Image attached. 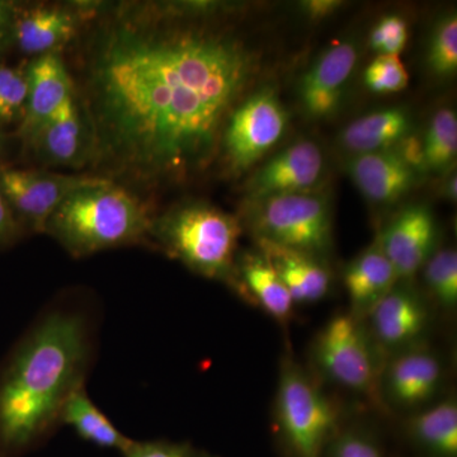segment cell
<instances>
[{
    "label": "cell",
    "mask_w": 457,
    "mask_h": 457,
    "mask_svg": "<svg viewBox=\"0 0 457 457\" xmlns=\"http://www.w3.org/2000/svg\"><path fill=\"white\" fill-rule=\"evenodd\" d=\"M104 16L77 90L95 130L93 167L145 183L187 179L212 158L257 71L253 54L155 3Z\"/></svg>",
    "instance_id": "6da1fadb"
},
{
    "label": "cell",
    "mask_w": 457,
    "mask_h": 457,
    "mask_svg": "<svg viewBox=\"0 0 457 457\" xmlns=\"http://www.w3.org/2000/svg\"><path fill=\"white\" fill-rule=\"evenodd\" d=\"M95 312L59 303L36 319L0 372V457H22L62 426L95 361Z\"/></svg>",
    "instance_id": "7a4b0ae2"
},
{
    "label": "cell",
    "mask_w": 457,
    "mask_h": 457,
    "mask_svg": "<svg viewBox=\"0 0 457 457\" xmlns=\"http://www.w3.org/2000/svg\"><path fill=\"white\" fill-rule=\"evenodd\" d=\"M153 218L146 204L113 179L93 176L57 207L47 221L49 234L71 257L147 245Z\"/></svg>",
    "instance_id": "3957f363"
},
{
    "label": "cell",
    "mask_w": 457,
    "mask_h": 457,
    "mask_svg": "<svg viewBox=\"0 0 457 457\" xmlns=\"http://www.w3.org/2000/svg\"><path fill=\"white\" fill-rule=\"evenodd\" d=\"M242 230L236 216L206 203H187L153 218L150 242L197 275L228 284Z\"/></svg>",
    "instance_id": "277c9868"
},
{
    "label": "cell",
    "mask_w": 457,
    "mask_h": 457,
    "mask_svg": "<svg viewBox=\"0 0 457 457\" xmlns=\"http://www.w3.org/2000/svg\"><path fill=\"white\" fill-rule=\"evenodd\" d=\"M273 427L284 457H323L342 427L335 403L291 356L282 360Z\"/></svg>",
    "instance_id": "5b68a950"
},
{
    "label": "cell",
    "mask_w": 457,
    "mask_h": 457,
    "mask_svg": "<svg viewBox=\"0 0 457 457\" xmlns=\"http://www.w3.org/2000/svg\"><path fill=\"white\" fill-rule=\"evenodd\" d=\"M243 221L255 242L295 249L320 258L332 251V210L319 195H281L248 200Z\"/></svg>",
    "instance_id": "8992f818"
},
{
    "label": "cell",
    "mask_w": 457,
    "mask_h": 457,
    "mask_svg": "<svg viewBox=\"0 0 457 457\" xmlns=\"http://www.w3.org/2000/svg\"><path fill=\"white\" fill-rule=\"evenodd\" d=\"M312 359L330 383L380 402L384 363L362 319L351 312L330 319L315 338Z\"/></svg>",
    "instance_id": "52a82bcc"
},
{
    "label": "cell",
    "mask_w": 457,
    "mask_h": 457,
    "mask_svg": "<svg viewBox=\"0 0 457 457\" xmlns=\"http://www.w3.org/2000/svg\"><path fill=\"white\" fill-rule=\"evenodd\" d=\"M287 112L275 89L257 90L228 114L221 135L228 168L240 174L253 167L281 139Z\"/></svg>",
    "instance_id": "ba28073f"
},
{
    "label": "cell",
    "mask_w": 457,
    "mask_h": 457,
    "mask_svg": "<svg viewBox=\"0 0 457 457\" xmlns=\"http://www.w3.org/2000/svg\"><path fill=\"white\" fill-rule=\"evenodd\" d=\"M93 176L49 170L0 167V189L23 233H45L47 221L66 197Z\"/></svg>",
    "instance_id": "9c48e42d"
},
{
    "label": "cell",
    "mask_w": 457,
    "mask_h": 457,
    "mask_svg": "<svg viewBox=\"0 0 457 457\" xmlns=\"http://www.w3.org/2000/svg\"><path fill=\"white\" fill-rule=\"evenodd\" d=\"M23 144L44 167L69 170L93 167L95 130L78 92Z\"/></svg>",
    "instance_id": "30bf717a"
},
{
    "label": "cell",
    "mask_w": 457,
    "mask_h": 457,
    "mask_svg": "<svg viewBox=\"0 0 457 457\" xmlns=\"http://www.w3.org/2000/svg\"><path fill=\"white\" fill-rule=\"evenodd\" d=\"M444 365L435 352L416 345L395 352L384 362L380 398L400 409H420L432 402L444 383Z\"/></svg>",
    "instance_id": "8fae6325"
},
{
    "label": "cell",
    "mask_w": 457,
    "mask_h": 457,
    "mask_svg": "<svg viewBox=\"0 0 457 457\" xmlns=\"http://www.w3.org/2000/svg\"><path fill=\"white\" fill-rule=\"evenodd\" d=\"M363 321L380 353L393 354L422 342L431 312L422 295L396 284Z\"/></svg>",
    "instance_id": "7c38bea8"
},
{
    "label": "cell",
    "mask_w": 457,
    "mask_h": 457,
    "mask_svg": "<svg viewBox=\"0 0 457 457\" xmlns=\"http://www.w3.org/2000/svg\"><path fill=\"white\" fill-rule=\"evenodd\" d=\"M88 20L74 2L64 4H18L13 46L33 57L62 51L79 35Z\"/></svg>",
    "instance_id": "4fadbf2b"
},
{
    "label": "cell",
    "mask_w": 457,
    "mask_h": 457,
    "mask_svg": "<svg viewBox=\"0 0 457 457\" xmlns=\"http://www.w3.org/2000/svg\"><path fill=\"white\" fill-rule=\"evenodd\" d=\"M400 279L413 278L435 253L437 227L425 204H411L378 237Z\"/></svg>",
    "instance_id": "5bb4252c"
},
{
    "label": "cell",
    "mask_w": 457,
    "mask_h": 457,
    "mask_svg": "<svg viewBox=\"0 0 457 457\" xmlns=\"http://www.w3.org/2000/svg\"><path fill=\"white\" fill-rule=\"evenodd\" d=\"M323 154L317 144L297 141L255 171L246 185L249 200L305 194L317 185L323 170Z\"/></svg>",
    "instance_id": "9a60e30c"
},
{
    "label": "cell",
    "mask_w": 457,
    "mask_h": 457,
    "mask_svg": "<svg viewBox=\"0 0 457 457\" xmlns=\"http://www.w3.org/2000/svg\"><path fill=\"white\" fill-rule=\"evenodd\" d=\"M26 73L25 114L17 130L23 143L77 92L62 54L33 57L26 65Z\"/></svg>",
    "instance_id": "2e32d148"
},
{
    "label": "cell",
    "mask_w": 457,
    "mask_h": 457,
    "mask_svg": "<svg viewBox=\"0 0 457 457\" xmlns=\"http://www.w3.org/2000/svg\"><path fill=\"white\" fill-rule=\"evenodd\" d=\"M356 62L353 42L343 41L329 47L303 75L299 97L311 119H328L337 112Z\"/></svg>",
    "instance_id": "e0dca14e"
},
{
    "label": "cell",
    "mask_w": 457,
    "mask_h": 457,
    "mask_svg": "<svg viewBox=\"0 0 457 457\" xmlns=\"http://www.w3.org/2000/svg\"><path fill=\"white\" fill-rule=\"evenodd\" d=\"M348 171L361 194L378 204L396 203L413 188L417 179L416 171L394 147L354 156Z\"/></svg>",
    "instance_id": "ac0fdd59"
},
{
    "label": "cell",
    "mask_w": 457,
    "mask_h": 457,
    "mask_svg": "<svg viewBox=\"0 0 457 457\" xmlns=\"http://www.w3.org/2000/svg\"><path fill=\"white\" fill-rule=\"evenodd\" d=\"M228 285L242 299L258 306L278 323H287L293 317V297L261 252L246 253L237 260Z\"/></svg>",
    "instance_id": "d6986e66"
},
{
    "label": "cell",
    "mask_w": 457,
    "mask_h": 457,
    "mask_svg": "<svg viewBox=\"0 0 457 457\" xmlns=\"http://www.w3.org/2000/svg\"><path fill=\"white\" fill-rule=\"evenodd\" d=\"M257 245L287 288L295 305L320 302L329 293L332 278L320 258L262 240Z\"/></svg>",
    "instance_id": "ffe728a7"
},
{
    "label": "cell",
    "mask_w": 457,
    "mask_h": 457,
    "mask_svg": "<svg viewBox=\"0 0 457 457\" xmlns=\"http://www.w3.org/2000/svg\"><path fill=\"white\" fill-rule=\"evenodd\" d=\"M398 282L392 263L376 239L345 270V286L350 297L351 314L363 320Z\"/></svg>",
    "instance_id": "44dd1931"
},
{
    "label": "cell",
    "mask_w": 457,
    "mask_h": 457,
    "mask_svg": "<svg viewBox=\"0 0 457 457\" xmlns=\"http://www.w3.org/2000/svg\"><path fill=\"white\" fill-rule=\"evenodd\" d=\"M404 436L417 457H457L456 399L450 396L409 417Z\"/></svg>",
    "instance_id": "7402d4cb"
},
{
    "label": "cell",
    "mask_w": 457,
    "mask_h": 457,
    "mask_svg": "<svg viewBox=\"0 0 457 457\" xmlns=\"http://www.w3.org/2000/svg\"><path fill=\"white\" fill-rule=\"evenodd\" d=\"M411 117L403 108H386L360 117L342 132L341 143L353 154L393 149L408 137Z\"/></svg>",
    "instance_id": "603a6c76"
},
{
    "label": "cell",
    "mask_w": 457,
    "mask_h": 457,
    "mask_svg": "<svg viewBox=\"0 0 457 457\" xmlns=\"http://www.w3.org/2000/svg\"><path fill=\"white\" fill-rule=\"evenodd\" d=\"M62 425L71 426L82 440L101 449L123 453L132 442L93 403L86 387L75 392L66 403L62 414Z\"/></svg>",
    "instance_id": "cb8c5ba5"
},
{
    "label": "cell",
    "mask_w": 457,
    "mask_h": 457,
    "mask_svg": "<svg viewBox=\"0 0 457 457\" xmlns=\"http://www.w3.org/2000/svg\"><path fill=\"white\" fill-rule=\"evenodd\" d=\"M426 170L442 171L456 161L457 117L451 108H441L432 117L422 140Z\"/></svg>",
    "instance_id": "d4e9b609"
},
{
    "label": "cell",
    "mask_w": 457,
    "mask_h": 457,
    "mask_svg": "<svg viewBox=\"0 0 457 457\" xmlns=\"http://www.w3.org/2000/svg\"><path fill=\"white\" fill-rule=\"evenodd\" d=\"M425 282L432 299L445 309L457 303V253L447 248L435 252L425 264Z\"/></svg>",
    "instance_id": "484cf974"
},
{
    "label": "cell",
    "mask_w": 457,
    "mask_h": 457,
    "mask_svg": "<svg viewBox=\"0 0 457 457\" xmlns=\"http://www.w3.org/2000/svg\"><path fill=\"white\" fill-rule=\"evenodd\" d=\"M323 457H390L380 436L368 427L342 426Z\"/></svg>",
    "instance_id": "4316f807"
},
{
    "label": "cell",
    "mask_w": 457,
    "mask_h": 457,
    "mask_svg": "<svg viewBox=\"0 0 457 457\" xmlns=\"http://www.w3.org/2000/svg\"><path fill=\"white\" fill-rule=\"evenodd\" d=\"M27 101L25 66L0 64V132L22 121Z\"/></svg>",
    "instance_id": "83f0119b"
},
{
    "label": "cell",
    "mask_w": 457,
    "mask_h": 457,
    "mask_svg": "<svg viewBox=\"0 0 457 457\" xmlns=\"http://www.w3.org/2000/svg\"><path fill=\"white\" fill-rule=\"evenodd\" d=\"M429 66L440 77H451L457 71V18L455 13L441 20L433 32L428 53Z\"/></svg>",
    "instance_id": "f1b7e54d"
},
{
    "label": "cell",
    "mask_w": 457,
    "mask_h": 457,
    "mask_svg": "<svg viewBox=\"0 0 457 457\" xmlns=\"http://www.w3.org/2000/svg\"><path fill=\"white\" fill-rule=\"evenodd\" d=\"M409 75L399 55L378 54L365 71V83L375 93H395L407 88Z\"/></svg>",
    "instance_id": "f546056e"
},
{
    "label": "cell",
    "mask_w": 457,
    "mask_h": 457,
    "mask_svg": "<svg viewBox=\"0 0 457 457\" xmlns=\"http://www.w3.org/2000/svg\"><path fill=\"white\" fill-rule=\"evenodd\" d=\"M408 41V26L398 14H387L378 21L370 35V46L380 54L399 55Z\"/></svg>",
    "instance_id": "4dcf8cb0"
},
{
    "label": "cell",
    "mask_w": 457,
    "mask_h": 457,
    "mask_svg": "<svg viewBox=\"0 0 457 457\" xmlns=\"http://www.w3.org/2000/svg\"><path fill=\"white\" fill-rule=\"evenodd\" d=\"M123 457H212L191 445L164 440L134 441L122 453Z\"/></svg>",
    "instance_id": "1f68e13d"
},
{
    "label": "cell",
    "mask_w": 457,
    "mask_h": 457,
    "mask_svg": "<svg viewBox=\"0 0 457 457\" xmlns=\"http://www.w3.org/2000/svg\"><path fill=\"white\" fill-rule=\"evenodd\" d=\"M22 228L18 224L7 198L0 189V248L13 245L22 237Z\"/></svg>",
    "instance_id": "d6a6232c"
},
{
    "label": "cell",
    "mask_w": 457,
    "mask_h": 457,
    "mask_svg": "<svg viewBox=\"0 0 457 457\" xmlns=\"http://www.w3.org/2000/svg\"><path fill=\"white\" fill-rule=\"evenodd\" d=\"M18 3L0 0V56L13 46L14 21Z\"/></svg>",
    "instance_id": "836d02e7"
},
{
    "label": "cell",
    "mask_w": 457,
    "mask_h": 457,
    "mask_svg": "<svg viewBox=\"0 0 457 457\" xmlns=\"http://www.w3.org/2000/svg\"><path fill=\"white\" fill-rule=\"evenodd\" d=\"M399 147H394L403 161L405 162L414 171L426 170L425 155H423L422 139L417 137H405L398 144Z\"/></svg>",
    "instance_id": "e575fe53"
},
{
    "label": "cell",
    "mask_w": 457,
    "mask_h": 457,
    "mask_svg": "<svg viewBox=\"0 0 457 457\" xmlns=\"http://www.w3.org/2000/svg\"><path fill=\"white\" fill-rule=\"evenodd\" d=\"M300 5L306 16L312 20H321L335 13L337 9L341 7L342 3L336 0H311V2H303Z\"/></svg>",
    "instance_id": "d590c367"
},
{
    "label": "cell",
    "mask_w": 457,
    "mask_h": 457,
    "mask_svg": "<svg viewBox=\"0 0 457 457\" xmlns=\"http://www.w3.org/2000/svg\"><path fill=\"white\" fill-rule=\"evenodd\" d=\"M456 176L451 177L446 185V194L451 200H456Z\"/></svg>",
    "instance_id": "8d00e7d4"
},
{
    "label": "cell",
    "mask_w": 457,
    "mask_h": 457,
    "mask_svg": "<svg viewBox=\"0 0 457 457\" xmlns=\"http://www.w3.org/2000/svg\"><path fill=\"white\" fill-rule=\"evenodd\" d=\"M3 147V134L0 132V150H2Z\"/></svg>",
    "instance_id": "74e56055"
}]
</instances>
